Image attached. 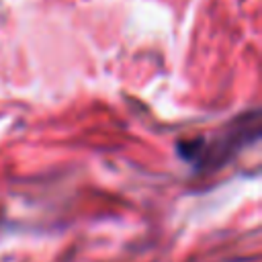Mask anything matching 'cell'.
Listing matches in <instances>:
<instances>
[{
  "mask_svg": "<svg viewBox=\"0 0 262 262\" xmlns=\"http://www.w3.org/2000/svg\"><path fill=\"white\" fill-rule=\"evenodd\" d=\"M258 135H260V113L252 111L231 121L225 129L217 131L213 139L199 137L192 141L178 143V151L186 162H190L199 170L217 168L225 164L244 145L258 139Z\"/></svg>",
  "mask_w": 262,
  "mask_h": 262,
  "instance_id": "1",
  "label": "cell"
}]
</instances>
